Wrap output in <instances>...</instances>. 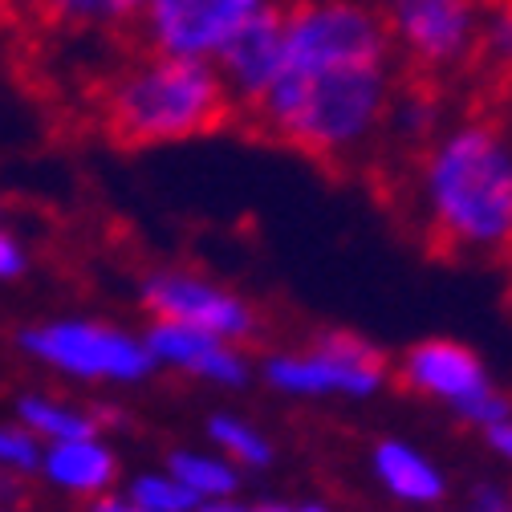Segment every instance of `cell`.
Returning <instances> with one entry per match:
<instances>
[{"label":"cell","instance_id":"3957f363","mask_svg":"<svg viewBox=\"0 0 512 512\" xmlns=\"http://www.w3.org/2000/svg\"><path fill=\"white\" fill-rule=\"evenodd\" d=\"M232 98L212 61L139 49L102 86V122L126 147L183 143L216 131L232 114Z\"/></svg>","mask_w":512,"mask_h":512},{"label":"cell","instance_id":"cb8c5ba5","mask_svg":"<svg viewBox=\"0 0 512 512\" xmlns=\"http://www.w3.org/2000/svg\"><path fill=\"white\" fill-rule=\"evenodd\" d=\"M25 265H29V256H25L21 240H17L9 228H0V281L21 277V273H25Z\"/></svg>","mask_w":512,"mask_h":512},{"label":"cell","instance_id":"484cf974","mask_svg":"<svg viewBox=\"0 0 512 512\" xmlns=\"http://www.w3.org/2000/svg\"><path fill=\"white\" fill-rule=\"evenodd\" d=\"M90 512H147V508H139L131 496H98L94 504H90Z\"/></svg>","mask_w":512,"mask_h":512},{"label":"cell","instance_id":"6da1fadb","mask_svg":"<svg viewBox=\"0 0 512 512\" xmlns=\"http://www.w3.org/2000/svg\"><path fill=\"white\" fill-rule=\"evenodd\" d=\"M399 86L378 0H285V70L248 122L313 159H362L387 139Z\"/></svg>","mask_w":512,"mask_h":512},{"label":"cell","instance_id":"ac0fdd59","mask_svg":"<svg viewBox=\"0 0 512 512\" xmlns=\"http://www.w3.org/2000/svg\"><path fill=\"white\" fill-rule=\"evenodd\" d=\"M476 70L492 82H512V0H488L484 5Z\"/></svg>","mask_w":512,"mask_h":512},{"label":"cell","instance_id":"e0dca14e","mask_svg":"<svg viewBox=\"0 0 512 512\" xmlns=\"http://www.w3.org/2000/svg\"><path fill=\"white\" fill-rule=\"evenodd\" d=\"M167 472L187 484L200 500H224L236 496L240 488V472L228 456H208V452H171L167 456Z\"/></svg>","mask_w":512,"mask_h":512},{"label":"cell","instance_id":"7a4b0ae2","mask_svg":"<svg viewBox=\"0 0 512 512\" xmlns=\"http://www.w3.org/2000/svg\"><path fill=\"white\" fill-rule=\"evenodd\" d=\"M411 216L423 240L460 261H512V122L464 114L415 155Z\"/></svg>","mask_w":512,"mask_h":512},{"label":"cell","instance_id":"f546056e","mask_svg":"<svg viewBox=\"0 0 512 512\" xmlns=\"http://www.w3.org/2000/svg\"><path fill=\"white\" fill-rule=\"evenodd\" d=\"M508 305H512V281H508Z\"/></svg>","mask_w":512,"mask_h":512},{"label":"cell","instance_id":"d4e9b609","mask_svg":"<svg viewBox=\"0 0 512 512\" xmlns=\"http://www.w3.org/2000/svg\"><path fill=\"white\" fill-rule=\"evenodd\" d=\"M252 512H334L322 500H273V504H256Z\"/></svg>","mask_w":512,"mask_h":512},{"label":"cell","instance_id":"2e32d148","mask_svg":"<svg viewBox=\"0 0 512 512\" xmlns=\"http://www.w3.org/2000/svg\"><path fill=\"white\" fill-rule=\"evenodd\" d=\"M17 415H21V427H29L45 443L98 435V419L94 415H86L82 407L61 403V399H49V395H25L17 403Z\"/></svg>","mask_w":512,"mask_h":512},{"label":"cell","instance_id":"44dd1931","mask_svg":"<svg viewBox=\"0 0 512 512\" xmlns=\"http://www.w3.org/2000/svg\"><path fill=\"white\" fill-rule=\"evenodd\" d=\"M41 460H45V447H37V435L29 427L0 423V468L17 472V476H29V472L41 468Z\"/></svg>","mask_w":512,"mask_h":512},{"label":"cell","instance_id":"7c38bea8","mask_svg":"<svg viewBox=\"0 0 512 512\" xmlns=\"http://www.w3.org/2000/svg\"><path fill=\"white\" fill-rule=\"evenodd\" d=\"M370 472L382 492L407 508H439L447 500V492H452L447 472L423 447H415L411 439H399V435H387L370 447Z\"/></svg>","mask_w":512,"mask_h":512},{"label":"cell","instance_id":"8992f818","mask_svg":"<svg viewBox=\"0 0 512 512\" xmlns=\"http://www.w3.org/2000/svg\"><path fill=\"white\" fill-rule=\"evenodd\" d=\"M395 378H399V387L411 391L415 399H427V403L443 407L452 419H460L476 431L512 415V399L496 387V378L484 366V358L472 346L456 342V338L415 342L399 358Z\"/></svg>","mask_w":512,"mask_h":512},{"label":"cell","instance_id":"277c9868","mask_svg":"<svg viewBox=\"0 0 512 512\" xmlns=\"http://www.w3.org/2000/svg\"><path fill=\"white\" fill-rule=\"evenodd\" d=\"M488 0H378L403 70L447 82L476 70V45Z\"/></svg>","mask_w":512,"mask_h":512},{"label":"cell","instance_id":"7402d4cb","mask_svg":"<svg viewBox=\"0 0 512 512\" xmlns=\"http://www.w3.org/2000/svg\"><path fill=\"white\" fill-rule=\"evenodd\" d=\"M464 512H512V488L504 480H476L464 496Z\"/></svg>","mask_w":512,"mask_h":512},{"label":"cell","instance_id":"ffe728a7","mask_svg":"<svg viewBox=\"0 0 512 512\" xmlns=\"http://www.w3.org/2000/svg\"><path fill=\"white\" fill-rule=\"evenodd\" d=\"M126 496H131L139 508L147 512H196L204 500L191 492L187 484H179L171 472H143L126 484Z\"/></svg>","mask_w":512,"mask_h":512},{"label":"cell","instance_id":"603a6c76","mask_svg":"<svg viewBox=\"0 0 512 512\" xmlns=\"http://www.w3.org/2000/svg\"><path fill=\"white\" fill-rule=\"evenodd\" d=\"M480 439H484L488 452H492V456L512 472V415H504V419L488 423V427L480 431Z\"/></svg>","mask_w":512,"mask_h":512},{"label":"cell","instance_id":"9a60e30c","mask_svg":"<svg viewBox=\"0 0 512 512\" xmlns=\"http://www.w3.org/2000/svg\"><path fill=\"white\" fill-rule=\"evenodd\" d=\"M443 126H447V118H443V102L435 94V82L415 78V82L399 86L391 118H387V139L382 143H399L411 155H419L443 131Z\"/></svg>","mask_w":512,"mask_h":512},{"label":"cell","instance_id":"9c48e42d","mask_svg":"<svg viewBox=\"0 0 512 512\" xmlns=\"http://www.w3.org/2000/svg\"><path fill=\"white\" fill-rule=\"evenodd\" d=\"M143 305L155 313V322H179V326H196L204 334H216L224 342H248L261 322H256V309L212 285L200 273H183V269H159L143 281Z\"/></svg>","mask_w":512,"mask_h":512},{"label":"cell","instance_id":"83f0119b","mask_svg":"<svg viewBox=\"0 0 512 512\" xmlns=\"http://www.w3.org/2000/svg\"><path fill=\"white\" fill-rule=\"evenodd\" d=\"M196 512H252V508H244L240 500H232V496H224V500H204Z\"/></svg>","mask_w":512,"mask_h":512},{"label":"cell","instance_id":"5b68a950","mask_svg":"<svg viewBox=\"0 0 512 512\" xmlns=\"http://www.w3.org/2000/svg\"><path fill=\"white\" fill-rule=\"evenodd\" d=\"M265 382L289 399H374L387 391L391 362L374 342L350 330H322L309 346L269 354Z\"/></svg>","mask_w":512,"mask_h":512},{"label":"cell","instance_id":"ba28073f","mask_svg":"<svg viewBox=\"0 0 512 512\" xmlns=\"http://www.w3.org/2000/svg\"><path fill=\"white\" fill-rule=\"evenodd\" d=\"M281 0H147L139 45L167 57L216 61L220 49Z\"/></svg>","mask_w":512,"mask_h":512},{"label":"cell","instance_id":"52a82bcc","mask_svg":"<svg viewBox=\"0 0 512 512\" xmlns=\"http://www.w3.org/2000/svg\"><path fill=\"white\" fill-rule=\"evenodd\" d=\"M17 342L29 358L82 382H143L159 366L147 350V338H135L106 322H86V317L29 326Z\"/></svg>","mask_w":512,"mask_h":512},{"label":"cell","instance_id":"4fadbf2b","mask_svg":"<svg viewBox=\"0 0 512 512\" xmlns=\"http://www.w3.org/2000/svg\"><path fill=\"white\" fill-rule=\"evenodd\" d=\"M41 472L61 492L98 500V496L110 492V484L118 476V460H114V452H110V447L98 435H86V439L49 443L45 447V460H41Z\"/></svg>","mask_w":512,"mask_h":512},{"label":"cell","instance_id":"4316f807","mask_svg":"<svg viewBox=\"0 0 512 512\" xmlns=\"http://www.w3.org/2000/svg\"><path fill=\"white\" fill-rule=\"evenodd\" d=\"M17 500H21V476L0 468V508H9V504H17Z\"/></svg>","mask_w":512,"mask_h":512},{"label":"cell","instance_id":"d6986e66","mask_svg":"<svg viewBox=\"0 0 512 512\" xmlns=\"http://www.w3.org/2000/svg\"><path fill=\"white\" fill-rule=\"evenodd\" d=\"M208 439L236 464V468H269L273 464V443L256 431L252 423L220 411L208 419Z\"/></svg>","mask_w":512,"mask_h":512},{"label":"cell","instance_id":"5bb4252c","mask_svg":"<svg viewBox=\"0 0 512 512\" xmlns=\"http://www.w3.org/2000/svg\"><path fill=\"white\" fill-rule=\"evenodd\" d=\"M33 9L70 33H139L147 0H33Z\"/></svg>","mask_w":512,"mask_h":512},{"label":"cell","instance_id":"f1b7e54d","mask_svg":"<svg viewBox=\"0 0 512 512\" xmlns=\"http://www.w3.org/2000/svg\"><path fill=\"white\" fill-rule=\"evenodd\" d=\"M9 5H13V0H0V13H5V9H9Z\"/></svg>","mask_w":512,"mask_h":512},{"label":"cell","instance_id":"8fae6325","mask_svg":"<svg viewBox=\"0 0 512 512\" xmlns=\"http://www.w3.org/2000/svg\"><path fill=\"white\" fill-rule=\"evenodd\" d=\"M147 350L155 354V362L175 366L183 374H196L216 387H244L252 366L248 358L236 350V342H224L216 334H204L196 326H179V322H155L147 334Z\"/></svg>","mask_w":512,"mask_h":512},{"label":"cell","instance_id":"30bf717a","mask_svg":"<svg viewBox=\"0 0 512 512\" xmlns=\"http://www.w3.org/2000/svg\"><path fill=\"white\" fill-rule=\"evenodd\" d=\"M224 78V90L236 106V114H252L261 98L273 90V82L285 70V0L277 9L248 21L212 61Z\"/></svg>","mask_w":512,"mask_h":512}]
</instances>
